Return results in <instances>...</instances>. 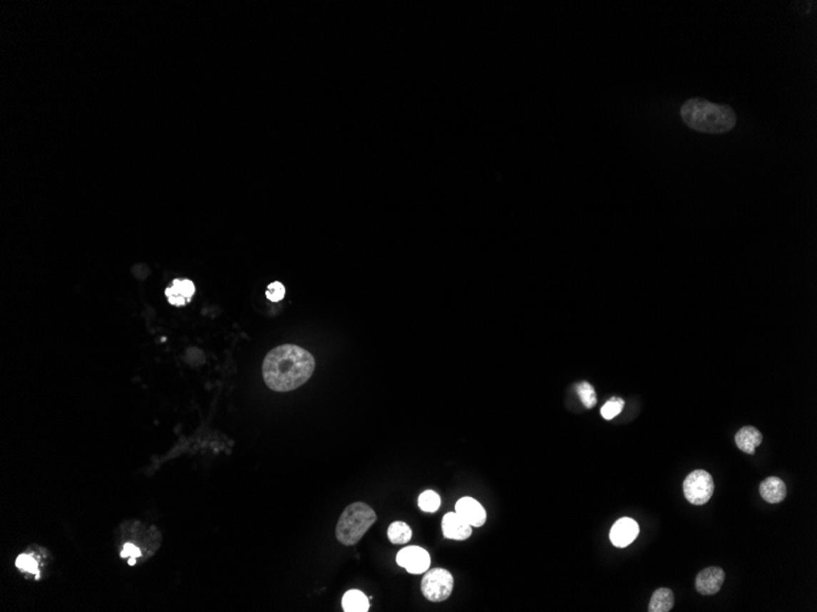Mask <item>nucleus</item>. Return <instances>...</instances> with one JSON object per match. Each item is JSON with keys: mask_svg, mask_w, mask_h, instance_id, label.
<instances>
[{"mask_svg": "<svg viewBox=\"0 0 817 612\" xmlns=\"http://www.w3.org/2000/svg\"><path fill=\"white\" fill-rule=\"evenodd\" d=\"M687 500L693 505L702 506L709 502L714 492V483L710 473L697 470L690 473L683 483Z\"/></svg>", "mask_w": 817, "mask_h": 612, "instance_id": "nucleus-5", "label": "nucleus"}, {"mask_svg": "<svg viewBox=\"0 0 817 612\" xmlns=\"http://www.w3.org/2000/svg\"><path fill=\"white\" fill-rule=\"evenodd\" d=\"M442 531L447 539L465 540L473 534V527L456 512H449L442 519Z\"/></svg>", "mask_w": 817, "mask_h": 612, "instance_id": "nucleus-10", "label": "nucleus"}, {"mask_svg": "<svg viewBox=\"0 0 817 612\" xmlns=\"http://www.w3.org/2000/svg\"><path fill=\"white\" fill-rule=\"evenodd\" d=\"M760 494L766 502L779 504L787 497V487L782 479L770 477L760 484Z\"/></svg>", "mask_w": 817, "mask_h": 612, "instance_id": "nucleus-12", "label": "nucleus"}, {"mask_svg": "<svg viewBox=\"0 0 817 612\" xmlns=\"http://www.w3.org/2000/svg\"><path fill=\"white\" fill-rule=\"evenodd\" d=\"M639 531V524L632 518H620L612 527L610 539L617 548H627L637 539Z\"/></svg>", "mask_w": 817, "mask_h": 612, "instance_id": "nucleus-7", "label": "nucleus"}, {"mask_svg": "<svg viewBox=\"0 0 817 612\" xmlns=\"http://www.w3.org/2000/svg\"><path fill=\"white\" fill-rule=\"evenodd\" d=\"M456 512L471 527H482L486 522V509L473 497H461L456 502Z\"/></svg>", "mask_w": 817, "mask_h": 612, "instance_id": "nucleus-8", "label": "nucleus"}, {"mask_svg": "<svg viewBox=\"0 0 817 612\" xmlns=\"http://www.w3.org/2000/svg\"><path fill=\"white\" fill-rule=\"evenodd\" d=\"M577 394L580 398L581 403H584L586 408H592L596 406L597 403V396L595 393V389L589 383H580L577 388Z\"/></svg>", "mask_w": 817, "mask_h": 612, "instance_id": "nucleus-19", "label": "nucleus"}, {"mask_svg": "<svg viewBox=\"0 0 817 612\" xmlns=\"http://www.w3.org/2000/svg\"><path fill=\"white\" fill-rule=\"evenodd\" d=\"M39 561H41V557L37 556L35 552H24L20 556H18L15 564H16V567L24 574H32L34 577L39 579L41 577V574H39L41 562Z\"/></svg>", "mask_w": 817, "mask_h": 612, "instance_id": "nucleus-16", "label": "nucleus"}, {"mask_svg": "<svg viewBox=\"0 0 817 612\" xmlns=\"http://www.w3.org/2000/svg\"><path fill=\"white\" fill-rule=\"evenodd\" d=\"M314 356L302 347L287 343L268 352L263 361L266 385L277 393H289L304 385L314 374Z\"/></svg>", "mask_w": 817, "mask_h": 612, "instance_id": "nucleus-1", "label": "nucleus"}, {"mask_svg": "<svg viewBox=\"0 0 817 612\" xmlns=\"http://www.w3.org/2000/svg\"><path fill=\"white\" fill-rule=\"evenodd\" d=\"M413 536V531L411 528L405 522L391 523L389 528H388V538L393 544H406L410 541Z\"/></svg>", "mask_w": 817, "mask_h": 612, "instance_id": "nucleus-17", "label": "nucleus"}, {"mask_svg": "<svg viewBox=\"0 0 817 612\" xmlns=\"http://www.w3.org/2000/svg\"><path fill=\"white\" fill-rule=\"evenodd\" d=\"M762 435L754 427H744L736 432V444L743 452L749 455L755 454V450L761 445Z\"/></svg>", "mask_w": 817, "mask_h": 612, "instance_id": "nucleus-13", "label": "nucleus"}, {"mask_svg": "<svg viewBox=\"0 0 817 612\" xmlns=\"http://www.w3.org/2000/svg\"><path fill=\"white\" fill-rule=\"evenodd\" d=\"M341 606L345 612H367L370 608V599L362 591L353 589L345 593Z\"/></svg>", "mask_w": 817, "mask_h": 612, "instance_id": "nucleus-14", "label": "nucleus"}, {"mask_svg": "<svg viewBox=\"0 0 817 612\" xmlns=\"http://www.w3.org/2000/svg\"><path fill=\"white\" fill-rule=\"evenodd\" d=\"M267 299L272 301V302H279L283 300L285 296V287L283 284L279 281L272 283L266 291Z\"/></svg>", "mask_w": 817, "mask_h": 612, "instance_id": "nucleus-21", "label": "nucleus"}, {"mask_svg": "<svg viewBox=\"0 0 817 612\" xmlns=\"http://www.w3.org/2000/svg\"><path fill=\"white\" fill-rule=\"evenodd\" d=\"M724 578H726L724 571L719 567L702 569L695 579L697 591L702 595L717 594L722 588Z\"/></svg>", "mask_w": 817, "mask_h": 612, "instance_id": "nucleus-9", "label": "nucleus"}, {"mask_svg": "<svg viewBox=\"0 0 817 612\" xmlns=\"http://www.w3.org/2000/svg\"><path fill=\"white\" fill-rule=\"evenodd\" d=\"M196 287L189 279H175L170 286L167 287L165 296L169 304L177 307L185 306L194 297Z\"/></svg>", "mask_w": 817, "mask_h": 612, "instance_id": "nucleus-11", "label": "nucleus"}, {"mask_svg": "<svg viewBox=\"0 0 817 612\" xmlns=\"http://www.w3.org/2000/svg\"><path fill=\"white\" fill-rule=\"evenodd\" d=\"M441 506V497L433 490H426L418 497V507L423 512H436Z\"/></svg>", "mask_w": 817, "mask_h": 612, "instance_id": "nucleus-18", "label": "nucleus"}, {"mask_svg": "<svg viewBox=\"0 0 817 612\" xmlns=\"http://www.w3.org/2000/svg\"><path fill=\"white\" fill-rule=\"evenodd\" d=\"M680 116L697 133L721 135L736 125V114L731 105L712 103L705 98L688 99L680 108Z\"/></svg>", "mask_w": 817, "mask_h": 612, "instance_id": "nucleus-2", "label": "nucleus"}, {"mask_svg": "<svg viewBox=\"0 0 817 612\" xmlns=\"http://www.w3.org/2000/svg\"><path fill=\"white\" fill-rule=\"evenodd\" d=\"M624 400L620 398H612L605 403V406L601 408V415L603 418L607 420H611L620 415V412L623 411Z\"/></svg>", "mask_w": 817, "mask_h": 612, "instance_id": "nucleus-20", "label": "nucleus"}, {"mask_svg": "<svg viewBox=\"0 0 817 612\" xmlns=\"http://www.w3.org/2000/svg\"><path fill=\"white\" fill-rule=\"evenodd\" d=\"M453 586H454V579L452 574L447 569H428L422 578V594L427 600L433 603L447 600L452 595Z\"/></svg>", "mask_w": 817, "mask_h": 612, "instance_id": "nucleus-4", "label": "nucleus"}, {"mask_svg": "<svg viewBox=\"0 0 817 612\" xmlns=\"http://www.w3.org/2000/svg\"><path fill=\"white\" fill-rule=\"evenodd\" d=\"M396 564L406 569L408 574H425L430 569V554L420 546H408L398 552Z\"/></svg>", "mask_w": 817, "mask_h": 612, "instance_id": "nucleus-6", "label": "nucleus"}, {"mask_svg": "<svg viewBox=\"0 0 817 612\" xmlns=\"http://www.w3.org/2000/svg\"><path fill=\"white\" fill-rule=\"evenodd\" d=\"M377 521L374 509L364 502H354L343 511L336 524L338 541L345 546L355 545Z\"/></svg>", "mask_w": 817, "mask_h": 612, "instance_id": "nucleus-3", "label": "nucleus"}, {"mask_svg": "<svg viewBox=\"0 0 817 612\" xmlns=\"http://www.w3.org/2000/svg\"><path fill=\"white\" fill-rule=\"evenodd\" d=\"M674 606V595L668 588L654 591L649 605V612H668Z\"/></svg>", "mask_w": 817, "mask_h": 612, "instance_id": "nucleus-15", "label": "nucleus"}]
</instances>
